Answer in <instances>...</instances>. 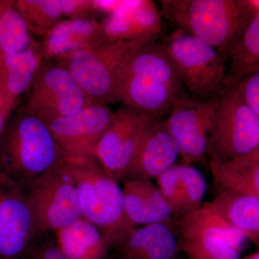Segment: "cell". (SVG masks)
Segmentation results:
<instances>
[{"mask_svg": "<svg viewBox=\"0 0 259 259\" xmlns=\"http://www.w3.org/2000/svg\"><path fill=\"white\" fill-rule=\"evenodd\" d=\"M209 168L218 191L259 197V148L233 159H211Z\"/></svg>", "mask_w": 259, "mask_h": 259, "instance_id": "obj_21", "label": "cell"}, {"mask_svg": "<svg viewBox=\"0 0 259 259\" xmlns=\"http://www.w3.org/2000/svg\"><path fill=\"white\" fill-rule=\"evenodd\" d=\"M27 187L38 234L56 232L83 218L74 182L63 161Z\"/></svg>", "mask_w": 259, "mask_h": 259, "instance_id": "obj_8", "label": "cell"}, {"mask_svg": "<svg viewBox=\"0 0 259 259\" xmlns=\"http://www.w3.org/2000/svg\"><path fill=\"white\" fill-rule=\"evenodd\" d=\"M218 98L201 100L180 97L164 120L165 127L176 141L183 164L203 159L208 150Z\"/></svg>", "mask_w": 259, "mask_h": 259, "instance_id": "obj_11", "label": "cell"}, {"mask_svg": "<svg viewBox=\"0 0 259 259\" xmlns=\"http://www.w3.org/2000/svg\"><path fill=\"white\" fill-rule=\"evenodd\" d=\"M182 249L190 259H240V253L229 243L215 237L182 239Z\"/></svg>", "mask_w": 259, "mask_h": 259, "instance_id": "obj_27", "label": "cell"}, {"mask_svg": "<svg viewBox=\"0 0 259 259\" xmlns=\"http://www.w3.org/2000/svg\"><path fill=\"white\" fill-rule=\"evenodd\" d=\"M32 259H66L61 253L56 243H47L35 249Z\"/></svg>", "mask_w": 259, "mask_h": 259, "instance_id": "obj_32", "label": "cell"}, {"mask_svg": "<svg viewBox=\"0 0 259 259\" xmlns=\"http://www.w3.org/2000/svg\"><path fill=\"white\" fill-rule=\"evenodd\" d=\"M162 44L191 97L211 100L224 91L226 62L215 49L180 29H176Z\"/></svg>", "mask_w": 259, "mask_h": 259, "instance_id": "obj_6", "label": "cell"}, {"mask_svg": "<svg viewBox=\"0 0 259 259\" xmlns=\"http://www.w3.org/2000/svg\"><path fill=\"white\" fill-rule=\"evenodd\" d=\"M63 163L74 182L82 217L116 246L137 228L126 218L122 188L94 156L66 154Z\"/></svg>", "mask_w": 259, "mask_h": 259, "instance_id": "obj_3", "label": "cell"}, {"mask_svg": "<svg viewBox=\"0 0 259 259\" xmlns=\"http://www.w3.org/2000/svg\"><path fill=\"white\" fill-rule=\"evenodd\" d=\"M178 227L182 239L215 237L229 243L239 253L248 241L223 217L211 201L182 216Z\"/></svg>", "mask_w": 259, "mask_h": 259, "instance_id": "obj_20", "label": "cell"}, {"mask_svg": "<svg viewBox=\"0 0 259 259\" xmlns=\"http://www.w3.org/2000/svg\"><path fill=\"white\" fill-rule=\"evenodd\" d=\"M38 235L23 187L0 171V259H19Z\"/></svg>", "mask_w": 259, "mask_h": 259, "instance_id": "obj_12", "label": "cell"}, {"mask_svg": "<svg viewBox=\"0 0 259 259\" xmlns=\"http://www.w3.org/2000/svg\"><path fill=\"white\" fill-rule=\"evenodd\" d=\"M117 259H177L180 243L170 224L135 228L119 244Z\"/></svg>", "mask_w": 259, "mask_h": 259, "instance_id": "obj_18", "label": "cell"}, {"mask_svg": "<svg viewBox=\"0 0 259 259\" xmlns=\"http://www.w3.org/2000/svg\"><path fill=\"white\" fill-rule=\"evenodd\" d=\"M259 148V115L235 88L218 97L207 153L211 159H233Z\"/></svg>", "mask_w": 259, "mask_h": 259, "instance_id": "obj_7", "label": "cell"}, {"mask_svg": "<svg viewBox=\"0 0 259 259\" xmlns=\"http://www.w3.org/2000/svg\"><path fill=\"white\" fill-rule=\"evenodd\" d=\"M225 89L235 88L248 75L259 72V14L255 15L241 38L235 44L228 60Z\"/></svg>", "mask_w": 259, "mask_h": 259, "instance_id": "obj_24", "label": "cell"}, {"mask_svg": "<svg viewBox=\"0 0 259 259\" xmlns=\"http://www.w3.org/2000/svg\"><path fill=\"white\" fill-rule=\"evenodd\" d=\"M65 156L47 124L24 110L10 117L0 138V171L23 188L59 164Z\"/></svg>", "mask_w": 259, "mask_h": 259, "instance_id": "obj_4", "label": "cell"}, {"mask_svg": "<svg viewBox=\"0 0 259 259\" xmlns=\"http://www.w3.org/2000/svg\"><path fill=\"white\" fill-rule=\"evenodd\" d=\"M162 11L176 29L206 42L225 62L255 15L258 0H161Z\"/></svg>", "mask_w": 259, "mask_h": 259, "instance_id": "obj_1", "label": "cell"}, {"mask_svg": "<svg viewBox=\"0 0 259 259\" xmlns=\"http://www.w3.org/2000/svg\"><path fill=\"white\" fill-rule=\"evenodd\" d=\"M144 44L105 39L54 61L68 70L94 102L108 105L119 102L126 67Z\"/></svg>", "mask_w": 259, "mask_h": 259, "instance_id": "obj_5", "label": "cell"}, {"mask_svg": "<svg viewBox=\"0 0 259 259\" xmlns=\"http://www.w3.org/2000/svg\"><path fill=\"white\" fill-rule=\"evenodd\" d=\"M35 42L15 0H0V54L24 51Z\"/></svg>", "mask_w": 259, "mask_h": 259, "instance_id": "obj_25", "label": "cell"}, {"mask_svg": "<svg viewBox=\"0 0 259 259\" xmlns=\"http://www.w3.org/2000/svg\"><path fill=\"white\" fill-rule=\"evenodd\" d=\"M102 25L107 40L148 42L154 41L161 32L162 18L151 0L124 1Z\"/></svg>", "mask_w": 259, "mask_h": 259, "instance_id": "obj_14", "label": "cell"}, {"mask_svg": "<svg viewBox=\"0 0 259 259\" xmlns=\"http://www.w3.org/2000/svg\"><path fill=\"white\" fill-rule=\"evenodd\" d=\"M233 88L245 105L259 115V72L245 76Z\"/></svg>", "mask_w": 259, "mask_h": 259, "instance_id": "obj_30", "label": "cell"}, {"mask_svg": "<svg viewBox=\"0 0 259 259\" xmlns=\"http://www.w3.org/2000/svg\"><path fill=\"white\" fill-rule=\"evenodd\" d=\"M180 156L176 141L165 127L163 120L156 122L140 144L131 161L125 180H156L175 166Z\"/></svg>", "mask_w": 259, "mask_h": 259, "instance_id": "obj_15", "label": "cell"}, {"mask_svg": "<svg viewBox=\"0 0 259 259\" xmlns=\"http://www.w3.org/2000/svg\"><path fill=\"white\" fill-rule=\"evenodd\" d=\"M124 211L133 226H148L156 223L170 224L173 212L157 186L151 180L131 179L125 180L123 188Z\"/></svg>", "mask_w": 259, "mask_h": 259, "instance_id": "obj_16", "label": "cell"}, {"mask_svg": "<svg viewBox=\"0 0 259 259\" xmlns=\"http://www.w3.org/2000/svg\"><path fill=\"white\" fill-rule=\"evenodd\" d=\"M105 39L103 25L96 18L63 19L42 39L40 47L44 59L55 61Z\"/></svg>", "mask_w": 259, "mask_h": 259, "instance_id": "obj_17", "label": "cell"}, {"mask_svg": "<svg viewBox=\"0 0 259 259\" xmlns=\"http://www.w3.org/2000/svg\"><path fill=\"white\" fill-rule=\"evenodd\" d=\"M44 60L37 42L24 51L0 54V92L16 105L20 97L30 90Z\"/></svg>", "mask_w": 259, "mask_h": 259, "instance_id": "obj_19", "label": "cell"}, {"mask_svg": "<svg viewBox=\"0 0 259 259\" xmlns=\"http://www.w3.org/2000/svg\"><path fill=\"white\" fill-rule=\"evenodd\" d=\"M56 246L66 259H108L111 241L83 218L56 232Z\"/></svg>", "mask_w": 259, "mask_h": 259, "instance_id": "obj_22", "label": "cell"}, {"mask_svg": "<svg viewBox=\"0 0 259 259\" xmlns=\"http://www.w3.org/2000/svg\"><path fill=\"white\" fill-rule=\"evenodd\" d=\"M61 12L64 19L85 20L96 18L97 13L93 0H60Z\"/></svg>", "mask_w": 259, "mask_h": 259, "instance_id": "obj_31", "label": "cell"}, {"mask_svg": "<svg viewBox=\"0 0 259 259\" xmlns=\"http://www.w3.org/2000/svg\"><path fill=\"white\" fill-rule=\"evenodd\" d=\"M158 120L132 107L122 105L95 146L93 156L117 182L125 180L135 153L146 135Z\"/></svg>", "mask_w": 259, "mask_h": 259, "instance_id": "obj_9", "label": "cell"}, {"mask_svg": "<svg viewBox=\"0 0 259 259\" xmlns=\"http://www.w3.org/2000/svg\"><path fill=\"white\" fill-rule=\"evenodd\" d=\"M175 63L162 42H146L133 56L121 81L119 102L163 120L186 96Z\"/></svg>", "mask_w": 259, "mask_h": 259, "instance_id": "obj_2", "label": "cell"}, {"mask_svg": "<svg viewBox=\"0 0 259 259\" xmlns=\"http://www.w3.org/2000/svg\"><path fill=\"white\" fill-rule=\"evenodd\" d=\"M94 103L64 66L44 62L30 89L25 112L44 122L74 115Z\"/></svg>", "mask_w": 259, "mask_h": 259, "instance_id": "obj_10", "label": "cell"}, {"mask_svg": "<svg viewBox=\"0 0 259 259\" xmlns=\"http://www.w3.org/2000/svg\"><path fill=\"white\" fill-rule=\"evenodd\" d=\"M218 212L258 247L259 197L218 191L211 201Z\"/></svg>", "mask_w": 259, "mask_h": 259, "instance_id": "obj_23", "label": "cell"}, {"mask_svg": "<svg viewBox=\"0 0 259 259\" xmlns=\"http://www.w3.org/2000/svg\"><path fill=\"white\" fill-rule=\"evenodd\" d=\"M240 259H259V252L257 250L255 253H251V254L246 255V256L243 257V258Z\"/></svg>", "mask_w": 259, "mask_h": 259, "instance_id": "obj_34", "label": "cell"}, {"mask_svg": "<svg viewBox=\"0 0 259 259\" xmlns=\"http://www.w3.org/2000/svg\"><path fill=\"white\" fill-rule=\"evenodd\" d=\"M15 104L10 101L6 97L0 92V138L4 133L7 124L14 110Z\"/></svg>", "mask_w": 259, "mask_h": 259, "instance_id": "obj_33", "label": "cell"}, {"mask_svg": "<svg viewBox=\"0 0 259 259\" xmlns=\"http://www.w3.org/2000/svg\"><path fill=\"white\" fill-rule=\"evenodd\" d=\"M158 190L170 206L174 216L184 215V202L179 185L177 165L171 166L156 179Z\"/></svg>", "mask_w": 259, "mask_h": 259, "instance_id": "obj_29", "label": "cell"}, {"mask_svg": "<svg viewBox=\"0 0 259 259\" xmlns=\"http://www.w3.org/2000/svg\"><path fill=\"white\" fill-rule=\"evenodd\" d=\"M29 32L44 38L64 18L60 0H15Z\"/></svg>", "mask_w": 259, "mask_h": 259, "instance_id": "obj_26", "label": "cell"}, {"mask_svg": "<svg viewBox=\"0 0 259 259\" xmlns=\"http://www.w3.org/2000/svg\"><path fill=\"white\" fill-rule=\"evenodd\" d=\"M179 185L184 202V214L197 208L203 202L207 182L203 175L192 165H177Z\"/></svg>", "mask_w": 259, "mask_h": 259, "instance_id": "obj_28", "label": "cell"}, {"mask_svg": "<svg viewBox=\"0 0 259 259\" xmlns=\"http://www.w3.org/2000/svg\"><path fill=\"white\" fill-rule=\"evenodd\" d=\"M114 113L108 105L94 102L74 115L46 124L66 154L93 156L95 146L111 122Z\"/></svg>", "mask_w": 259, "mask_h": 259, "instance_id": "obj_13", "label": "cell"}]
</instances>
